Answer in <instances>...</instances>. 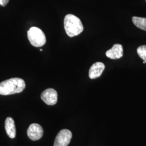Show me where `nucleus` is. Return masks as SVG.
<instances>
[{
	"label": "nucleus",
	"instance_id": "nucleus-1",
	"mask_svg": "<svg viewBox=\"0 0 146 146\" xmlns=\"http://www.w3.org/2000/svg\"><path fill=\"white\" fill-rule=\"evenodd\" d=\"M26 87L25 81L18 78H10L0 83V95H9L21 93Z\"/></svg>",
	"mask_w": 146,
	"mask_h": 146
},
{
	"label": "nucleus",
	"instance_id": "nucleus-2",
	"mask_svg": "<svg viewBox=\"0 0 146 146\" xmlns=\"http://www.w3.org/2000/svg\"><path fill=\"white\" fill-rule=\"evenodd\" d=\"M66 33L70 37L78 36L84 31V26L80 19L73 14H68L64 19Z\"/></svg>",
	"mask_w": 146,
	"mask_h": 146
},
{
	"label": "nucleus",
	"instance_id": "nucleus-3",
	"mask_svg": "<svg viewBox=\"0 0 146 146\" xmlns=\"http://www.w3.org/2000/svg\"><path fill=\"white\" fill-rule=\"evenodd\" d=\"M27 36L29 42L34 47H42L46 42L44 33L37 27L31 28L27 32Z\"/></svg>",
	"mask_w": 146,
	"mask_h": 146
},
{
	"label": "nucleus",
	"instance_id": "nucleus-4",
	"mask_svg": "<svg viewBox=\"0 0 146 146\" xmlns=\"http://www.w3.org/2000/svg\"><path fill=\"white\" fill-rule=\"evenodd\" d=\"M72 137V133L66 129L60 131L56 136L54 146H68Z\"/></svg>",
	"mask_w": 146,
	"mask_h": 146
},
{
	"label": "nucleus",
	"instance_id": "nucleus-5",
	"mask_svg": "<svg viewBox=\"0 0 146 146\" xmlns=\"http://www.w3.org/2000/svg\"><path fill=\"white\" fill-rule=\"evenodd\" d=\"M42 101L49 106H53L58 101V93L52 88H48L43 91L41 95Z\"/></svg>",
	"mask_w": 146,
	"mask_h": 146
},
{
	"label": "nucleus",
	"instance_id": "nucleus-6",
	"mask_svg": "<svg viewBox=\"0 0 146 146\" xmlns=\"http://www.w3.org/2000/svg\"><path fill=\"white\" fill-rule=\"evenodd\" d=\"M28 137L33 141L40 140L43 135V130L42 127L37 123H33L29 125L27 130Z\"/></svg>",
	"mask_w": 146,
	"mask_h": 146
},
{
	"label": "nucleus",
	"instance_id": "nucleus-7",
	"mask_svg": "<svg viewBox=\"0 0 146 146\" xmlns=\"http://www.w3.org/2000/svg\"><path fill=\"white\" fill-rule=\"evenodd\" d=\"M105 69L103 63L98 62L94 63L89 70V77L91 79H95L100 77Z\"/></svg>",
	"mask_w": 146,
	"mask_h": 146
},
{
	"label": "nucleus",
	"instance_id": "nucleus-8",
	"mask_svg": "<svg viewBox=\"0 0 146 146\" xmlns=\"http://www.w3.org/2000/svg\"><path fill=\"white\" fill-rule=\"evenodd\" d=\"M107 58L110 59H119L123 56V47L120 44H115L106 52Z\"/></svg>",
	"mask_w": 146,
	"mask_h": 146
},
{
	"label": "nucleus",
	"instance_id": "nucleus-9",
	"mask_svg": "<svg viewBox=\"0 0 146 146\" xmlns=\"http://www.w3.org/2000/svg\"><path fill=\"white\" fill-rule=\"evenodd\" d=\"M5 129L8 136L11 138L14 139L16 136V127L14 120L8 117L5 121Z\"/></svg>",
	"mask_w": 146,
	"mask_h": 146
},
{
	"label": "nucleus",
	"instance_id": "nucleus-10",
	"mask_svg": "<svg viewBox=\"0 0 146 146\" xmlns=\"http://www.w3.org/2000/svg\"><path fill=\"white\" fill-rule=\"evenodd\" d=\"M132 22L138 28L146 31V18L133 16Z\"/></svg>",
	"mask_w": 146,
	"mask_h": 146
},
{
	"label": "nucleus",
	"instance_id": "nucleus-11",
	"mask_svg": "<svg viewBox=\"0 0 146 146\" xmlns=\"http://www.w3.org/2000/svg\"><path fill=\"white\" fill-rule=\"evenodd\" d=\"M138 55L143 60V63H146V45L141 46L137 49Z\"/></svg>",
	"mask_w": 146,
	"mask_h": 146
},
{
	"label": "nucleus",
	"instance_id": "nucleus-12",
	"mask_svg": "<svg viewBox=\"0 0 146 146\" xmlns=\"http://www.w3.org/2000/svg\"><path fill=\"white\" fill-rule=\"evenodd\" d=\"M9 2V0H0V5L2 7H5Z\"/></svg>",
	"mask_w": 146,
	"mask_h": 146
},
{
	"label": "nucleus",
	"instance_id": "nucleus-13",
	"mask_svg": "<svg viewBox=\"0 0 146 146\" xmlns=\"http://www.w3.org/2000/svg\"><path fill=\"white\" fill-rule=\"evenodd\" d=\"M40 51H41V52H42V49H40Z\"/></svg>",
	"mask_w": 146,
	"mask_h": 146
},
{
	"label": "nucleus",
	"instance_id": "nucleus-14",
	"mask_svg": "<svg viewBox=\"0 0 146 146\" xmlns=\"http://www.w3.org/2000/svg\"></svg>",
	"mask_w": 146,
	"mask_h": 146
}]
</instances>
